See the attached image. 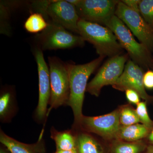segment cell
<instances>
[{
	"label": "cell",
	"mask_w": 153,
	"mask_h": 153,
	"mask_svg": "<svg viewBox=\"0 0 153 153\" xmlns=\"http://www.w3.org/2000/svg\"><path fill=\"white\" fill-rule=\"evenodd\" d=\"M104 58L99 56L89 63L81 65L67 63L70 82V96L67 105L73 111L74 126L80 125L83 117L82 105L88 78Z\"/></svg>",
	"instance_id": "1"
},
{
	"label": "cell",
	"mask_w": 153,
	"mask_h": 153,
	"mask_svg": "<svg viewBox=\"0 0 153 153\" xmlns=\"http://www.w3.org/2000/svg\"><path fill=\"white\" fill-rule=\"evenodd\" d=\"M78 30L79 36L93 44L100 56L112 57L123 51L114 33L106 26L79 19Z\"/></svg>",
	"instance_id": "2"
},
{
	"label": "cell",
	"mask_w": 153,
	"mask_h": 153,
	"mask_svg": "<svg viewBox=\"0 0 153 153\" xmlns=\"http://www.w3.org/2000/svg\"><path fill=\"white\" fill-rule=\"evenodd\" d=\"M51 85L49 111L67 105L70 96V82L67 63L56 57H48Z\"/></svg>",
	"instance_id": "3"
},
{
	"label": "cell",
	"mask_w": 153,
	"mask_h": 153,
	"mask_svg": "<svg viewBox=\"0 0 153 153\" xmlns=\"http://www.w3.org/2000/svg\"><path fill=\"white\" fill-rule=\"evenodd\" d=\"M47 21V27L36 36L38 48L42 51L70 49L84 45L85 41L81 36L74 35L51 19Z\"/></svg>",
	"instance_id": "4"
},
{
	"label": "cell",
	"mask_w": 153,
	"mask_h": 153,
	"mask_svg": "<svg viewBox=\"0 0 153 153\" xmlns=\"http://www.w3.org/2000/svg\"><path fill=\"white\" fill-rule=\"evenodd\" d=\"M105 26L114 33L121 47L126 50L134 63L145 66L150 64L149 49L135 39L130 30L115 15L107 22Z\"/></svg>",
	"instance_id": "5"
},
{
	"label": "cell",
	"mask_w": 153,
	"mask_h": 153,
	"mask_svg": "<svg viewBox=\"0 0 153 153\" xmlns=\"http://www.w3.org/2000/svg\"><path fill=\"white\" fill-rule=\"evenodd\" d=\"M127 59L126 55H118L107 60L88 84L86 91L98 97L103 86L114 85L122 74Z\"/></svg>",
	"instance_id": "6"
},
{
	"label": "cell",
	"mask_w": 153,
	"mask_h": 153,
	"mask_svg": "<svg viewBox=\"0 0 153 153\" xmlns=\"http://www.w3.org/2000/svg\"><path fill=\"white\" fill-rule=\"evenodd\" d=\"M115 15L131 31L134 36L149 49L153 47V30L141 15L119 1Z\"/></svg>",
	"instance_id": "7"
},
{
	"label": "cell",
	"mask_w": 153,
	"mask_h": 153,
	"mask_svg": "<svg viewBox=\"0 0 153 153\" xmlns=\"http://www.w3.org/2000/svg\"><path fill=\"white\" fill-rule=\"evenodd\" d=\"M118 2L114 0H79L75 7L80 19L105 25L115 15Z\"/></svg>",
	"instance_id": "8"
},
{
	"label": "cell",
	"mask_w": 153,
	"mask_h": 153,
	"mask_svg": "<svg viewBox=\"0 0 153 153\" xmlns=\"http://www.w3.org/2000/svg\"><path fill=\"white\" fill-rule=\"evenodd\" d=\"M37 67L39 81V97L35 112L36 121L42 123L48 116V105L51 96L49 68L46 63L42 50L36 48L34 52Z\"/></svg>",
	"instance_id": "9"
},
{
	"label": "cell",
	"mask_w": 153,
	"mask_h": 153,
	"mask_svg": "<svg viewBox=\"0 0 153 153\" xmlns=\"http://www.w3.org/2000/svg\"><path fill=\"white\" fill-rule=\"evenodd\" d=\"M43 16L63 26L68 31L79 34L78 23L79 20L76 7L64 0L48 1Z\"/></svg>",
	"instance_id": "10"
},
{
	"label": "cell",
	"mask_w": 153,
	"mask_h": 153,
	"mask_svg": "<svg viewBox=\"0 0 153 153\" xmlns=\"http://www.w3.org/2000/svg\"><path fill=\"white\" fill-rule=\"evenodd\" d=\"M120 112L117 111L95 117L83 116L80 125L88 131L107 138L118 136L121 128Z\"/></svg>",
	"instance_id": "11"
},
{
	"label": "cell",
	"mask_w": 153,
	"mask_h": 153,
	"mask_svg": "<svg viewBox=\"0 0 153 153\" xmlns=\"http://www.w3.org/2000/svg\"><path fill=\"white\" fill-rule=\"evenodd\" d=\"M143 75L142 69L139 65L132 60H129L122 74L113 86L120 90L133 89L137 92L140 97L148 100L149 96L145 90Z\"/></svg>",
	"instance_id": "12"
},
{
	"label": "cell",
	"mask_w": 153,
	"mask_h": 153,
	"mask_svg": "<svg viewBox=\"0 0 153 153\" xmlns=\"http://www.w3.org/2000/svg\"><path fill=\"white\" fill-rule=\"evenodd\" d=\"M44 132L43 129L37 142L27 144L9 136L1 129L0 142L11 153H44L45 152Z\"/></svg>",
	"instance_id": "13"
},
{
	"label": "cell",
	"mask_w": 153,
	"mask_h": 153,
	"mask_svg": "<svg viewBox=\"0 0 153 153\" xmlns=\"http://www.w3.org/2000/svg\"><path fill=\"white\" fill-rule=\"evenodd\" d=\"M17 104L15 95L10 89L2 91L0 96V120L7 123L12 120L17 112Z\"/></svg>",
	"instance_id": "14"
},
{
	"label": "cell",
	"mask_w": 153,
	"mask_h": 153,
	"mask_svg": "<svg viewBox=\"0 0 153 153\" xmlns=\"http://www.w3.org/2000/svg\"><path fill=\"white\" fill-rule=\"evenodd\" d=\"M50 137L55 142L57 150H70L76 148V137L71 130L58 131L52 127Z\"/></svg>",
	"instance_id": "15"
},
{
	"label": "cell",
	"mask_w": 153,
	"mask_h": 153,
	"mask_svg": "<svg viewBox=\"0 0 153 153\" xmlns=\"http://www.w3.org/2000/svg\"><path fill=\"white\" fill-rule=\"evenodd\" d=\"M76 137L78 153H103L101 146L90 135L80 133L77 134Z\"/></svg>",
	"instance_id": "16"
},
{
	"label": "cell",
	"mask_w": 153,
	"mask_h": 153,
	"mask_svg": "<svg viewBox=\"0 0 153 153\" xmlns=\"http://www.w3.org/2000/svg\"><path fill=\"white\" fill-rule=\"evenodd\" d=\"M149 129L144 125L138 123L125 126L121 128L118 136L128 141L138 140L147 136Z\"/></svg>",
	"instance_id": "17"
},
{
	"label": "cell",
	"mask_w": 153,
	"mask_h": 153,
	"mask_svg": "<svg viewBox=\"0 0 153 153\" xmlns=\"http://www.w3.org/2000/svg\"><path fill=\"white\" fill-rule=\"evenodd\" d=\"M48 25L47 20L42 14L36 13L31 14L26 20L24 27L30 33H41Z\"/></svg>",
	"instance_id": "18"
},
{
	"label": "cell",
	"mask_w": 153,
	"mask_h": 153,
	"mask_svg": "<svg viewBox=\"0 0 153 153\" xmlns=\"http://www.w3.org/2000/svg\"><path fill=\"white\" fill-rule=\"evenodd\" d=\"M140 10L142 16L153 30V0H140Z\"/></svg>",
	"instance_id": "19"
},
{
	"label": "cell",
	"mask_w": 153,
	"mask_h": 153,
	"mask_svg": "<svg viewBox=\"0 0 153 153\" xmlns=\"http://www.w3.org/2000/svg\"><path fill=\"white\" fill-rule=\"evenodd\" d=\"M120 121L125 126L132 125L140 122L136 111L129 107L124 108L120 113Z\"/></svg>",
	"instance_id": "20"
},
{
	"label": "cell",
	"mask_w": 153,
	"mask_h": 153,
	"mask_svg": "<svg viewBox=\"0 0 153 153\" xmlns=\"http://www.w3.org/2000/svg\"><path fill=\"white\" fill-rule=\"evenodd\" d=\"M140 121L143 124L147 127L149 128H151L153 126V121L151 120L148 114L146 104L145 102H140L137 105L135 111Z\"/></svg>",
	"instance_id": "21"
},
{
	"label": "cell",
	"mask_w": 153,
	"mask_h": 153,
	"mask_svg": "<svg viewBox=\"0 0 153 153\" xmlns=\"http://www.w3.org/2000/svg\"><path fill=\"white\" fill-rule=\"evenodd\" d=\"M142 149L141 145L137 143H121L115 148V153H139Z\"/></svg>",
	"instance_id": "22"
},
{
	"label": "cell",
	"mask_w": 153,
	"mask_h": 153,
	"mask_svg": "<svg viewBox=\"0 0 153 153\" xmlns=\"http://www.w3.org/2000/svg\"><path fill=\"white\" fill-rule=\"evenodd\" d=\"M126 95L129 102L134 104H138L140 102L139 94L135 91L131 89H127L126 90Z\"/></svg>",
	"instance_id": "23"
},
{
	"label": "cell",
	"mask_w": 153,
	"mask_h": 153,
	"mask_svg": "<svg viewBox=\"0 0 153 153\" xmlns=\"http://www.w3.org/2000/svg\"><path fill=\"white\" fill-rule=\"evenodd\" d=\"M143 83L146 88H153V71L149 70L144 74Z\"/></svg>",
	"instance_id": "24"
},
{
	"label": "cell",
	"mask_w": 153,
	"mask_h": 153,
	"mask_svg": "<svg viewBox=\"0 0 153 153\" xmlns=\"http://www.w3.org/2000/svg\"><path fill=\"white\" fill-rule=\"evenodd\" d=\"M140 0H123L122 1L129 8L140 14Z\"/></svg>",
	"instance_id": "25"
},
{
	"label": "cell",
	"mask_w": 153,
	"mask_h": 153,
	"mask_svg": "<svg viewBox=\"0 0 153 153\" xmlns=\"http://www.w3.org/2000/svg\"><path fill=\"white\" fill-rule=\"evenodd\" d=\"M55 153H78L77 148L70 150H56Z\"/></svg>",
	"instance_id": "26"
},
{
	"label": "cell",
	"mask_w": 153,
	"mask_h": 153,
	"mask_svg": "<svg viewBox=\"0 0 153 153\" xmlns=\"http://www.w3.org/2000/svg\"><path fill=\"white\" fill-rule=\"evenodd\" d=\"M67 1L75 7L79 3V0H68Z\"/></svg>",
	"instance_id": "27"
},
{
	"label": "cell",
	"mask_w": 153,
	"mask_h": 153,
	"mask_svg": "<svg viewBox=\"0 0 153 153\" xmlns=\"http://www.w3.org/2000/svg\"><path fill=\"white\" fill-rule=\"evenodd\" d=\"M149 140L151 143L153 144V129L151 133L149 134Z\"/></svg>",
	"instance_id": "28"
},
{
	"label": "cell",
	"mask_w": 153,
	"mask_h": 153,
	"mask_svg": "<svg viewBox=\"0 0 153 153\" xmlns=\"http://www.w3.org/2000/svg\"><path fill=\"white\" fill-rule=\"evenodd\" d=\"M0 153H8L5 150L3 149V148H1V149H0Z\"/></svg>",
	"instance_id": "29"
},
{
	"label": "cell",
	"mask_w": 153,
	"mask_h": 153,
	"mask_svg": "<svg viewBox=\"0 0 153 153\" xmlns=\"http://www.w3.org/2000/svg\"><path fill=\"white\" fill-rule=\"evenodd\" d=\"M152 153H153V152H152Z\"/></svg>",
	"instance_id": "30"
}]
</instances>
